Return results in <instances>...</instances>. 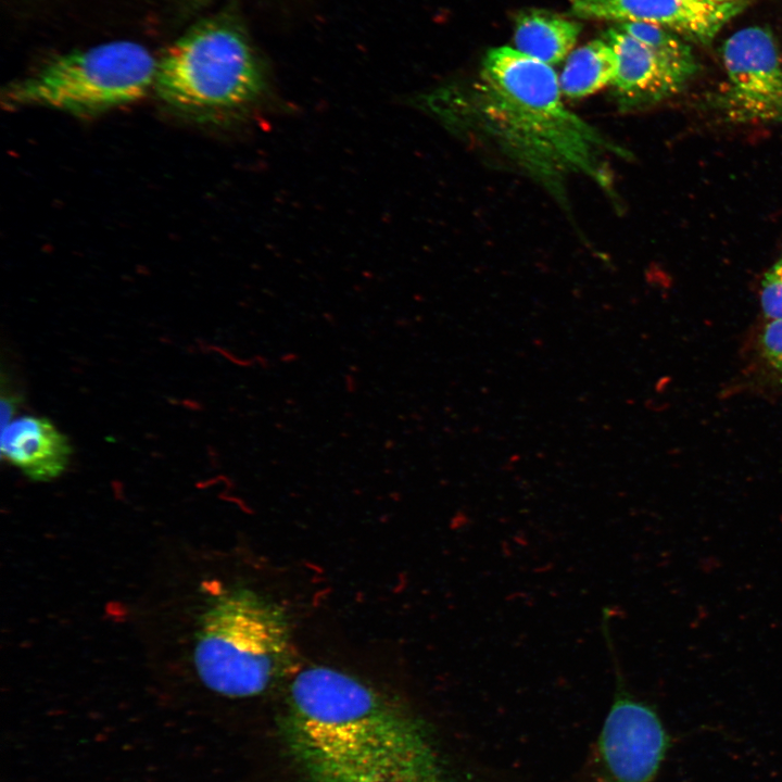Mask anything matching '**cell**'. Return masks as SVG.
Masks as SVG:
<instances>
[{"label":"cell","mask_w":782,"mask_h":782,"mask_svg":"<svg viewBox=\"0 0 782 782\" xmlns=\"http://www.w3.org/2000/svg\"><path fill=\"white\" fill-rule=\"evenodd\" d=\"M279 726L306 782H445L422 722L343 671L326 666L300 671Z\"/></svg>","instance_id":"6da1fadb"},{"label":"cell","mask_w":782,"mask_h":782,"mask_svg":"<svg viewBox=\"0 0 782 782\" xmlns=\"http://www.w3.org/2000/svg\"><path fill=\"white\" fill-rule=\"evenodd\" d=\"M553 66L512 47L490 49L470 96L433 92L418 102L451 127H477L522 172L555 194L583 175L602 188L608 153L623 154L563 102Z\"/></svg>","instance_id":"7a4b0ae2"},{"label":"cell","mask_w":782,"mask_h":782,"mask_svg":"<svg viewBox=\"0 0 782 782\" xmlns=\"http://www.w3.org/2000/svg\"><path fill=\"white\" fill-rule=\"evenodd\" d=\"M293 658L285 610L253 590H226L200 617L193 663L202 683L215 693L261 694L289 671Z\"/></svg>","instance_id":"3957f363"},{"label":"cell","mask_w":782,"mask_h":782,"mask_svg":"<svg viewBox=\"0 0 782 782\" xmlns=\"http://www.w3.org/2000/svg\"><path fill=\"white\" fill-rule=\"evenodd\" d=\"M154 86L179 110L236 115L263 99L267 81L243 33L224 20H210L167 48L157 61Z\"/></svg>","instance_id":"277c9868"},{"label":"cell","mask_w":782,"mask_h":782,"mask_svg":"<svg viewBox=\"0 0 782 782\" xmlns=\"http://www.w3.org/2000/svg\"><path fill=\"white\" fill-rule=\"evenodd\" d=\"M157 61L142 45L118 40L59 55L10 85L9 105H40L93 114L142 98L154 85Z\"/></svg>","instance_id":"5b68a950"},{"label":"cell","mask_w":782,"mask_h":782,"mask_svg":"<svg viewBox=\"0 0 782 782\" xmlns=\"http://www.w3.org/2000/svg\"><path fill=\"white\" fill-rule=\"evenodd\" d=\"M722 61L721 117L735 124H782V54L771 31L760 26L735 31L722 47Z\"/></svg>","instance_id":"8992f818"},{"label":"cell","mask_w":782,"mask_h":782,"mask_svg":"<svg viewBox=\"0 0 782 782\" xmlns=\"http://www.w3.org/2000/svg\"><path fill=\"white\" fill-rule=\"evenodd\" d=\"M602 626L614 663L617 692L602 727L601 755L616 782H651L665 754V729L656 711L625 689L605 619Z\"/></svg>","instance_id":"52a82bcc"},{"label":"cell","mask_w":782,"mask_h":782,"mask_svg":"<svg viewBox=\"0 0 782 782\" xmlns=\"http://www.w3.org/2000/svg\"><path fill=\"white\" fill-rule=\"evenodd\" d=\"M570 11L582 18L644 22L667 27L683 38L707 43L743 8L742 0L711 3L704 0H569Z\"/></svg>","instance_id":"ba28073f"},{"label":"cell","mask_w":782,"mask_h":782,"mask_svg":"<svg viewBox=\"0 0 782 782\" xmlns=\"http://www.w3.org/2000/svg\"><path fill=\"white\" fill-rule=\"evenodd\" d=\"M618 56V73L611 85L619 106L636 110L680 93L692 75L618 27L603 36Z\"/></svg>","instance_id":"9c48e42d"},{"label":"cell","mask_w":782,"mask_h":782,"mask_svg":"<svg viewBox=\"0 0 782 782\" xmlns=\"http://www.w3.org/2000/svg\"><path fill=\"white\" fill-rule=\"evenodd\" d=\"M72 446L48 418L24 415L1 429V456L34 481H49L67 468Z\"/></svg>","instance_id":"30bf717a"},{"label":"cell","mask_w":782,"mask_h":782,"mask_svg":"<svg viewBox=\"0 0 782 782\" xmlns=\"http://www.w3.org/2000/svg\"><path fill=\"white\" fill-rule=\"evenodd\" d=\"M581 24L545 10L521 12L514 28L515 49L551 66L572 51Z\"/></svg>","instance_id":"8fae6325"},{"label":"cell","mask_w":782,"mask_h":782,"mask_svg":"<svg viewBox=\"0 0 782 782\" xmlns=\"http://www.w3.org/2000/svg\"><path fill=\"white\" fill-rule=\"evenodd\" d=\"M618 56L605 39H594L572 50L558 76L563 96L580 99L613 85Z\"/></svg>","instance_id":"7c38bea8"},{"label":"cell","mask_w":782,"mask_h":782,"mask_svg":"<svg viewBox=\"0 0 782 782\" xmlns=\"http://www.w3.org/2000/svg\"><path fill=\"white\" fill-rule=\"evenodd\" d=\"M615 26L643 42L693 77L698 71V64L690 45L673 30L644 22H620Z\"/></svg>","instance_id":"4fadbf2b"},{"label":"cell","mask_w":782,"mask_h":782,"mask_svg":"<svg viewBox=\"0 0 782 782\" xmlns=\"http://www.w3.org/2000/svg\"><path fill=\"white\" fill-rule=\"evenodd\" d=\"M760 307L768 320L782 319V255L762 277Z\"/></svg>","instance_id":"5bb4252c"},{"label":"cell","mask_w":782,"mask_h":782,"mask_svg":"<svg viewBox=\"0 0 782 782\" xmlns=\"http://www.w3.org/2000/svg\"><path fill=\"white\" fill-rule=\"evenodd\" d=\"M761 355L782 383V319L768 320L759 335Z\"/></svg>","instance_id":"9a60e30c"},{"label":"cell","mask_w":782,"mask_h":782,"mask_svg":"<svg viewBox=\"0 0 782 782\" xmlns=\"http://www.w3.org/2000/svg\"><path fill=\"white\" fill-rule=\"evenodd\" d=\"M16 398L13 395H2L1 398V429L4 428L13 418L16 411Z\"/></svg>","instance_id":"2e32d148"},{"label":"cell","mask_w":782,"mask_h":782,"mask_svg":"<svg viewBox=\"0 0 782 782\" xmlns=\"http://www.w3.org/2000/svg\"><path fill=\"white\" fill-rule=\"evenodd\" d=\"M704 1L711 2V3H729V2L740 1V0H704Z\"/></svg>","instance_id":"e0dca14e"}]
</instances>
